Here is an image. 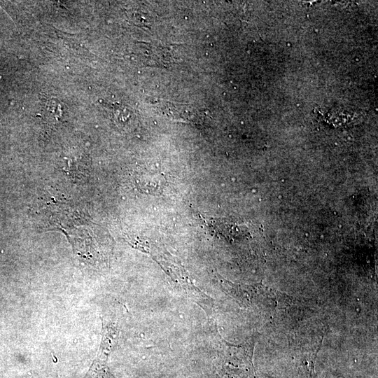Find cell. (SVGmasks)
I'll return each instance as SVG.
<instances>
[{
  "instance_id": "6da1fadb",
  "label": "cell",
  "mask_w": 378,
  "mask_h": 378,
  "mask_svg": "<svg viewBox=\"0 0 378 378\" xmlns=\"http://www.w3.org/2000/svg\"><path fill=\"white\" fill-rule=\"evenodd\" d=\"M141 184V187L148 189L150 192H156L162 186L164 183L162 181L161 176L158 173L148 172L145 174H142L139 181Z\"/></svg>"
}]
</instances>
